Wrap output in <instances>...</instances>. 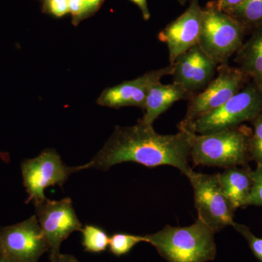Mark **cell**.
I'll return each instance as SVG.
<instances>
[{"label": "cell", "instance_id": "19", "mask_svg": "<svg viewBox=\"0 0 262 262\" xmlns=\"http://www.w3.org/2000/svg\"><path fill=\"white\" fill-rule=\"evenodd\" d=\"M147 243L145 235H134L125 233H115L110 237V251L117 256L130 252L133 248L139 243Z\"/></svg>", "mask_w": 262, "mask_h": 262}, {"label": "cell", "instance_id": "16", "mask_svg": "<svg viewBox=\"0 0 262 262\" xmlns=\"http://www.w3.org/2000/svg\"><path fill=\"white\" fill-rule=\"evenodd\" d=\"M235 61L262 91V26L253 30L251 37L239 48Z\"/></svg>", "mask_w": 262, "mask_h": 262}, {"label": "cell", "instance_id": "13", "mask_svg": "<svg viewBox=\"0 0 262 262\" xmlns=\"http://www.w3.org/2000/svg\"><path fill=\"white\" fill-rule=\"evenodd\" d=\"M173 69V65L169 64L158 70L149 71L134 80L125 81L105 89L98 98L97 103L110 108L136 106L144 110L150 88L160 82L164 77L172 75Z\"/></svg>", "mask_w": 262, "mask_h": 262}, {"label": "cell", "instance_id": "27", "mask_svg": "<svg viewBox=\"0 0 262 262\" xmlns=\"http://www.w3.org/2000/svg\"><path fill=\"white\" fill-rule=\"evenodd\" d=\"M51 262H80L72 255L61 254V253L51 258Z\"/></svg>", "mask_w": 262, "mask_h": 262}, {"label": "cell", "instance_id": "3", "mask_svg": "<svg viewBox=\"0 0 262 262\" xmlns=\"http://www.w3.org/2000/svg\"><path fill=\"white\" fill-rule=\"evenodd\" d=\"M189 132L190 160L194 165L227 168L251 161L249 141L252 129L246 125L208 134Z\"/></svg>", "mask_w": 262, "mask_h": 262}, {"label": "cell", "instance_id": "7", "mask_svg": "<svg viewBox=\"0 0 262 262\" xmlns=\"http://www.w3.org/2000/svg\"><path fill=\"white\" fill-rule=\"evenodd\" d=\"M187 177L194 191L198 219L215 233L232 226L235 211L222 192L218 173L205 174L192 170Z\"/></svg>", "mask_w": 262, "mask_h": 262}, {"label": "cell", "instance_id": "1", "mask_svg": "<svg viewBox=\"0 0 262 262\" xmlns=\"http://www.w3.org/2000/svg\"><path fill=\"white\" fill-rule=\"evenodd\" d=\"M189 132L160 134L152 125L141 121L133 126H117L102 149L88 163L89 168L106 170L117 164L134 162L148 168L169 165L186 177L189 165Z\"/></svg>", "mask_w": 262, "mask_h": 262}, {"label": "cell", "instance_id": "28", "mask_svg": "<svg viewBox=\"0 0 262 262\" xmlns=\"http://www.w3.org/2000/svg\"><path fill=\"white\" fill-rule=\"evenodd\" d=\"M89 10L90 14H92L94 12L96 11L100 5L102 4L103 0H83Z\"/></svg>", "mask_w": 262, "mask_h": 262}, {"label": "cell", "instance_id": "14", "mask_svg": "<svg viewBox=\"0 0 262 262\" xmlns=\"http://www.w3.org/2000/svg\"><path fill=\"white\" fill-rule=\"evenodd\" d=\"M192 97V95L178 84L156 82L149 90L144 105V117L139 121L152 125L155 120L174 103L182 100L189 101Z\"/></svg>", "mask_w": 262, "mask_h": 262}, {"label": "cell", "instance_id": "10", "mask_svg": "<svg viewBox=\"0 0 262 262\" xmlns=\"http://www.w3.org/2000/svg\"><path fill=\"white\" fill-rule=\"evenodd\" d=\"M0 248L3 256L14 262H38L43 253L49 251L36 215L5 228L0 235Z\"/></svg>", "mask_w": 262, "mask_h": 262}, {"label": "cell", "instance_id": "23", "mask_svg": "<svg viewBox=\"0 0 262 262\" xmlns=\"http://www.w3.org/2000/svg\"><path fill=\"white\" fill-rule=\"evenodd\" d=\"M69 7L75 24L78 23L82 19L91 15L83 0H69Z\"/></svg>", "mask_w": 262, "mask_h": 262}, {"label": "cell", "instance_id": "5", "mask_svg": "<svg viewBox=\"0 0 262 262\" xmlns=\"http://www.w3.org/2000/svg\"><path fill=\"white\" fill-rule=\"evenodd\" d=\"M262 113V91L253 82L247 84L227 102L196 120L189 131L208 134L251 122Z\"/></svg>", "mask_w": 262, "mask_h": 262}, {"label": "cell", "instance_id": "29", "mask_svg": "<svg viewBox=\"0 0 262 262\" xmlns=\"http://www.w3.org/2000/svg\"><path fill=\"white\" fill-rule=\"evenodd\" d=\"M0 262H14L13 261H11V260H10L9 258L5 257V256H3V257H2L0 258Z\"/></svg>", "mask_w": 262, "mask_h": 262}, {"label": "cell", "instance_id": "21", "mask_svg": "<svg viewBox=\"0 0 262 262\" xmlns=\"http://www.w3.org/2000/svg\"><path fill=\"white\" fill-rule=\"evenodd\" d=\"M232 227L239 234H242L243 237L247 241L250 249L255 257L262 262V238L254 235L247 226L234 222Z\"/></svg>", "mask_w": 262, "mask_h": 262}, {"label": "cell", "instance_id": "22", "mask_svg": "<svg viewBox=\"0 0 262 262\" xmlns=\"http://www.w3.org/2000/svg\"><path fill=\"white\" fill-rule=\"evenodd\" d=\"M251 177L253 181L252 188L246 206L262 207V165H257L256 169L252 170Z\"/></svg>", "mask_w": 262, "mask_h": 262}, {"label": "cell", "instance_id": "26", "mask_svg": "<svg viewBox=\"0 0 262 262\" xmlns=\"http://www.w3.org/2000/svg\"><path fill=\"white\" fill-rule=\"evenodd\" d=\"M132 3L137 5L142 13L143 18L144 20H149L150 18V13L149 8H148L147 1L146 0H130Z\"/></svg>", "mask_w": 262, "mask_h": 262}, {"label": "cell", "instance_id": "4", "mask_svg": "<svg viewBox=\"0 0 262 262\" xmlns=\"http://www.w3.org/2000/svg\"><path fill=\"white\" fill-rule=\"evenodd\" d=\"M246 31L232 15L216 8L214 2L203 8L199 45L218 65L228 63L244 43Z\"/></svg>", "mask_w": 262, "mask_h": 262}, {"label": "cell", "instance_id": "18", "mask_svg": "<svg viewBox=\"0 0 262 262\" xmlns=\"http://www.w3.org/2000/svg\"><path fill=\"white\" fill-rule=\"evenodd\" d=\"M81 232L82 246L86 251L100 253L106 251L110 244V237L103 229L94 225H86Z\"/></svg>", "mask_w": 262, "mask_h": 262}, {"label": "cell", "instance_id": "2", "mask_svg": "<svg viewBox=\"0 0 262 262\" xmlns=\"http://www.w3.org/2000/svg\"><path fill=\"white\" fill-rule=\"evenodd\" d=\"M215 234L198 219L188 227L166 225L145 237L148 244L168 262H207L213 261L216 256Z\"/></svg>", "mask_w": 262, "mask_h": 262}, {"label": "cell", "instance_id": "25", "mask_svg": "<svg viewBox=\"0 0 262 262\" xmlns=\"http://www.w3.org/2000/svg\"><path fill=\"white\" fill-rule=\"evenodd\" d=\"M244 1V0H216L214 3L218 9L229 14Z\"/></svg>", "mask_w": 262, "mask_h": 262}, {"label": "cell", "instance_id": "24", "mask_svg": "<svg viewBox=\"0 0 262 262\" xmlns=\"http://www.w3.org/2000/svg\"><path fill=\"white\" fill-rule=\"evenodd\" d=\"M47 8L55 16H63L70 13L69 0H47Z\"/></svg>", "mask_w": 262, "mask_h": 262}, {"label": "cell", "instance_id": "9", "mask_svg": "<svg viewBox=\"0 0 262 262\" xmlns=\"http://www.w3.org/2000/svg\"><path fill=\"white\" fill-rule=\"evenodd\" d=\"M35 206L36 216L47 239L52 258L59 254L62 242L72 232H81L82 225L77 218L70 198L61 201H51L47 198Z\"/></svg>", "mask_w": 262, "mask_h": 262}, {"label": "cell", "instance_id": "12", "mask_svg": "<svg viewBox=\"0 0 262 262\" xmlns=\"http://www.w3.org/2000/svg\"><path fill=\"white\" fill-rule=\"evenodd\" d=\"M173 82L194 96L203 91L216 75L218 64L199 45L183 53L173 63Z\"/></svg>", "mask_w": 262, "mask_h": 262}, {"label": "cell", "instance_id": "8", "mask_svg": "<svg viewBox=\"0 0 262 262\" xmlns=\"http://www.w3.org/2000/svg\"><path fill=\"white\" fill-rule=\"evenodd\" d=\"M89 165L70 167L65 165L61 157L54 149H46L37 158L27 160L22 164L24 184L29 194V201L34 204L47 199L45 189L52 186L63 184L72 173L89 169Z\"/></svg>", "mask_w": 262, "mask_h": 262}, {"label": "cell", "instance_id": "30", "mask_svg": "<svg viewBox=\"0 0 262 262\" xmlns=\"http://www.w3.org/2000/svg\"><path fill=\"white\" fill-rule=\"evenodd\" d=\"M178 1L180 2V3H185L186 1H187V0H178Z\"/></svg>", "mask_w": 262, "mask_h": 262}, {"label": "cell", "instance_id": "20", "mask_svg": "<svg viewBox=\"0 0 262 262\" xmlns=\"http://www.w3.org/2000/svg\"><path fill=\"white\" fill-rule=\"evenodd\" d=\"M252 134L249 141V152L251 161L262 165V113L251 121Z\"/></svg>", "mask_w": 262, "mask_h": 262}, {"label": "cell", "instance_id": "15", "mask_svg": "<svg viewBox=\"0 0 262 262\" xmlns=\"http://www.w3.org/2000/svg\"><path fill=\"white\" fill-rule=\"evenodd\" d=\"M252 170L249 165H246L225 168L222 173H218L222 192L234 211L246 207L252 188Z\"/></svg>", "mask_w": 262, "mask_h": 262}, {"label": "cell", "instance_id": "17", "mask_svg": "<svg viewBox=\"0 0 262 262\" xmlns=\"http://www.w3.org/2000/svg\"><path fill=\"white\" fill-rule=\"evenodd\" d=\"M229 15L243 26L245 31L255 30L262 26V0H244Z\"/></svg>", "mask_w": 262, "mask_h": 262}, {"label": "cell", "instance_id": "11", "mask_svg": "<svg viewBox=\"0 0 262 262\" xmlns=\"http://www.w3.org/2000/svg\"><path fill=\"white\" fill-rule=\"evenodd\" d=\"M203 8L199 0H192L187 10L159 33L158 39L165 43L169 62L173 64L179 56L198 45L201 37Z\"/></svg>", "mask_w": 262, "mask_h": 262}, {"label": "cell", "instance_id": "6", "mask_svg": "<svg viewBox=\"0 0 262 262\" xmlns=\"http://www.w3.org/2000/svg\"><path fill=\"white\" fill-rule=\"evenodd\" d=\"M249 77L239 67L228 63L218 66L216 75L206 89L193 96L188 102L179 130H188L198 119L227 102L248 83Z\"/></svg>", "mask_w": 262, "mask_h": 262}]
</instances>
